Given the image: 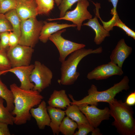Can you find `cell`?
<instances>
[{"instance_id": "cell-36", "label": "cell", "mask_w": 135, "mask_h": 135, "mask_svg": "<svg viewBox=\"0 0 135 135\" xmlns=\"http://www.w3.org/2000/svg\"><path fill=\"white\" fill-rule=\"evenodd\" d=\"M62 0H54L57 6H58L60 4Z\"/></svg>"}, {"instance_id": "cell-17", "label": "cell", "mask_w": 135, "mask_h": 135, "mask_svg": "<svg viewBox=\"0 0 135 135\" xmlns=\"http://www.w3.org/2000/svg\"><path fill=\"white\" fill-rule=\"evenodd\" d=\"M48 103L51 107L64 109L71 104V102L65 90H55L50 95Z\"/></svg>"}, {"instance_id": "cell-22", "label": "cell", "mask_w": 135, "mask_h": 135, "mask_svg": "<svg viewBox=\"0 0 135 135\" xmlns=\"http://www.w3.org/2000/svg\"><path fill=\"white\" fill-rule=\"evenodd\" d=\"M77 127V124L66 116L64 117L60 124L59 130L64 135H74Z\"/></svg>"}, {"instance_id": "cell-2", "label": "cell", "mask_w": 135, "mask_h": 135, "mask_svg": "<svg viewBox=\"0 0 135 135\" xmlns=\"http://www.w3.org/2000/svg\"><path fill=\"white\" fill-rule=\"evenodd\" d=\"M110 116L114 120L112 125L121 135H135V120L131 106L114 98L108 103Z\"/></svg>"}, {"instance_id": "cell-32", "label": "cell", "mask_w": 135, "mask_h": 135, "mask_svg": "<svg viewBox=\"0 0 135 135\" xmlns=\"http://www.w3.org/2000/svg\"><path fill=\"white\" fill-rule=\"evenodd\" d=\"M19 38L13 32H9V48H12L19 44Z\"/></svg>"}, {"instance_id": "cell-27", "label": "cell", "mask_w": 135, "mask_h": 135, "mask_svg": "<svg viewBox=\"0 0 135 135\" xmlns=\"http://www.w3.org/2000/svg\"><path fill=\"white\" fill-rule=\"evenodd\" d=\"M18 0H0V13L5 14L8 12L15 9Z\"/></svg>"}, {"instance_id": "cell-35", "label": "cell", "mask_w": 135, "mask_h": 135, "mask_svg": "<svg viewBox=\"0 0 135 135\" xmlns=\"http://www.w3.org/2000/svg\"><path fill=\"white\" fill-rule=\"evenodd\" d=\"M108 1L111 2L113 8L111 10L110 13L113 15L115 16L117 14L116 8L119 0H108Z\"/></svg>"}, {"instance_id": "cell-33", "label": "cell", "mask_w": 135, "mask_h": 135, "mask_svg": "<svg viewBox=\"0 0 135 135\" xmlns=\"http://www.w3.org/2000/svg\"><path fill=\"white\" fill-rule=\"evenodd\" d=\"M6 123L0 122V135H10V134Z\"/></svg>"}, {"instance_id": "cell-9", "label": "cell", "mask_w": 135, "mask_h": 135, "mask_svg": "<svg viewBox=\"0 0 135 135\" xmlns=\"http://www.w3.org/2000/svg\"><path fill=\"white\" fill-rule=\"evenodd\" d=\"M34 50L32 47L19 44L8 48L7 54L12 68L30 64Z\"/></svg>"}, {"instance_id": "cell-31", "label": "cell", "mask_w": 135, "mask_h": 135, "mask_svg": "<svg viewBox=\"0 0 135 135\" xmlns=\"http://www.w3.org/2000/svg\"><path fill=\"white\" fill-rule=\"evenodd\" d=\"M9 32L0 34V50H6L8 46Z\"/></svg>"}, {"instance_id": "cell-21", "label": "cell", "mask_w": 135, "mask_h": 135, "mask_svg": "<svg viewBox=\"0 0 135 135\" xmlns=\"http://www.w3.org/2000/svg\"><path fill=\"white\" fill-rule=\"evenodd\" d=\"M0 97L5 100L6 107L11 112L13 110L14 106V97L12 92L0 79Z\"/></svg>"}, {"instance_id": "cell-18", "label": "cell", "mask_w": 135, "mask_h": 135, "mask_svg": "<svg viewBox=\"0 0 135 135\" xmlns=\"http://www.w3.org/2000/svg\"><path fill=\"white\" fill-rule=\"evenodd\" d=\"M83 25L90 27L94 31L95 36L94 41L97 45L100 44L106 37L110 36L109 32L100 24L96 15L94 18L89 20L87 22L83 24Z\"/></svg>"}, {"instance_id": "cell-30", "label": "cell", "mask_w": 135, "mask_h": 135, "mask_svg": "<svg viewBox=\"0 0 135 135\" xmlns=\"http://www.w3.org/2000/svg\"><path fill=\"white\" fill-rule=\"evenodd\" d=\"M118 27L123 30L126 33L128 36L132 38L134 40H135V32L127 26L119 18L118 16L116 20L114 26Z\"/></svg>"}, {"instance_id": "cell-4", "label": "cell", "mask_w": 135, "mask_h": 135, "mask_svg": "<svg viewBox=\"0 0 135 135\" xmlns=\"http://www.w3.org/2000/svg\"><path fill=\"white\" fill-rule=\"evenodd\" d=\"M102 50L101 46L94 50L87 49L84 48L72 53L66 60L61 63V76L58 81L59 83L65 86L74 84L80 75L77 69L81 60L89 54H100L102 52Z\"/></svg>"}, {"instance_id": "cell-37", "label": "cell", "mask_w": 135, "mask_h": 135, "mask_svg": "<svg viewBox=\"0 0 135 135\" xmlns=\"http://www.w3.org/2000/svg\"><path fill=\"white\" fill-rule=\"evenodd\" d=\"M22 0V1H25V0Z\"/></svg>"}, {"instance_id": "cell-12", "label": "cell", "mask_w": 135, "mask_h": 135, "mask_svg": "<svg viewBox=\"0 0 135 135\" xmlns=\"http://www.w3.org/2000/svg\"><path fill=\"white\" fill-rule=\"evenodd\" d=\"M34 64L12 68L7 70L6 73L10 72L14 74L19 80L20 83V87L26 90L33 89L34 84L30 80V76L34 68Z\"/></svg>"}, {"instance_id": "cell-11", "label": "cell", "mask_w": 135, "mask_h": 135, "mask_svg": "<svg viewBox=\"0 0 135 135\" xmlns=\"http://www.w3.org/2000/svg\"><path fill=\"white\" fill-rule=\"evenodd\" d=\"M124 73L122 68L111 62L98 66L88 73L87 78L88 80L105 79L114 75L121 76Z\"/></svg>"}, {"instance_id": "cell-16", "label": "cell", "mask_w": 135, "mask_h": 135, "mask_svg": "<svg viewBox=\"0 0 135 135\" xmlns=\"http://www.w3.org/2000/svg\"><path fill=\"white\" fill-rule=\"evenodd\" d=\"M43 22L44 24L40 33L39 40L44 43L46 42L50 37L54 33L66 28L76 26V25L74 24H60L57 22Z\"/></svg>"}, {"instance_id": "cell-25", "label": "cell", "mask_w": 135, "mask_h": 135, "mask_svg": "<svg viewBox=\"0 0 135 135\" xmlns=\"http://www.w3.org/2000/svg\"><path fill=\"white\" fill-rule=\"evenodd\" d=\"M4 99L0 97V122L12 125L14 116L11 112L4 106Z\"/></svg>"}, {"instance_id": "cell-1", "label": "cell", "mask_w": 135, "mask_h": 135, "mask_svg": "<svg viewBox=\"0 0 135 135\" xmlns=\"http://www.w3.org/2000/svg\"><path fill=\"white\" fill-rule=\"evenodd\" d=\"M14 96V107L11 113L14 117V124H24L31 119V109L38 105L44 98L40 92L33 90L21 88L16 84L10 86Z\"/></svg>"}, {"instance_id": "cell-19", "label": "cell", "mask_w": 135, "mask_h": 135, "mask_svg": "<svg viewBox=\"0 0 135 135\" xmlns=\"http://www.w3.org/2000/svg\"><path fill=\"white\" fill-rule=\"evenodd\" d=\"M47 108L50 119L49 126L54 135H58L60 125L65 115V111L49 106H47Z\"/></svg>"}, {"instance_id": "cell-26", "label": "cell", "mask_w": 135, "mask_h": 135, "mask_svg": "<svg viewBox=\"0 0 135 135\" xmlns=\"http://www.w3.org/2000/svg\"><path fill=\"white\" fill-rule=\"evenodd\" d=\"M12 68L6 50H0V76Z\"/></svg>"}, {"instance_id": "cell-15", "label": "cell", "mask_w": 135, "mask_h": 135, "mask_svg": "<svg viewBox=\"0 0 135 135\" xmlns=\"http://www.w3.org/2000/svg\"><path fill=\"white\" fill-rule=\"evenodd\" d=\"M15 10L21 20L36 17L38 15L34 0H18Z\"/></svg>"}, {"instance_id": "cell-13", "label": "cell", "mask_w": 135, "mask_h": 135, "mask_svg": "<svg viewBox=\"0 0 135 135\" xmlns=\"http://www.w3.org/2000/svg\"><path fill=\"white\" fill-rule=\"evenodd\" d=\"M132 50V48L127 45L124 39H121L112 52L110 56V62L122 68L124 62Z\"/></svg>"}, {"instance_id": "cell-8", "label": "cell", "mask_w": 135, "mask_h": 135, "mask_svg": "<svg viewBox=\"0 0 135 135\" xmlns=\"http://www.w3.org/2000/svg\"><path fill=\"white\" fill-rule=\"evenodd\" d=\"M66 31L65 28L59 30L52 34L49 38L57 48L59 54V60L61 63L72 53L86 46L84 44L76 43L64 38L61 34Z\"/></svg>"}, {"instance_id": "cell-34", "label": "cell", "mask_w": 135, "mask_h": 135, "mask_svg": "<svg viewBox=\"0 0 135 135\" xmlns=\"http://www.w3.org/2000/svg\"><path fill=\"white\" fill-rule=\"evenodd\" d=\"M125 103L131 106L135 104V92H131L127 96Z\"/></svg>"}, {"instance_id": "cell-5", "label": "cell", "mask_w": 135, "mask_h": 135, "mask_svg": "<svg viewBox=\"0 0 135 135\" xmlns=\"http://www.w3.org/2000/svg\"><path fill=\"white\" fill-rule=\"evenodd\" d=\"M43 24L36 17L21 20L19 44L33 48L39 40Z\"/></svg>"}, {"instance_id": "cell-10", "label": "cell", "mask_w": 135, "mask_h": 135, "mask_svg": "<svg viewBox=\"0 0 135 135\" xmlns=\"http://www.w3.org/2000/svg\"><path fill=\"white\" fill-rule=\"evenodd\" d=\"M78 106L89 124L94 128H97L102 121L110 119V110L107 107L101 109L94 105L90 106L88 104H83Z\"/></svg>"}, {"instance_id": "cell-23", "label": "cell", "mask_w": 135, "mask_h": 135, "mask_svg": "<svg viewBox=\"0 0 135 135\" xmlns=\"http://www.w3.org/2000/svg\"><path fill=\"white\" fill-rule=\"evenodd\" d=\"M5 15L10 23L12 28V32L20 37L21 20L18 14L15 9L10 10Z\"/></svg>"}, {"instance_id": "cell-24", "label": "cell", "mask_w": 135, "mask_h": 135, "mask_svg": "<svg viewBox=\"0 0 135 135\" xmlns=\"http://www.w3.org/2000/svg\"><path fill=\"white\" fill-rule=\"evenodd\" d=\"M38 14H47L53 8L54 0H34Z\"/></svg>"}, {"instance_id": "cell-28", "label": "cell", "mask_w": 135, "mask_h": 135, "mask_svg": "<svg viewBox=\"0 0 135 135\" xmlns=\"http://www.w3.org/2000/svg\"><path fill=\"white\" fill-rule=\"evenodd\" d=\"M80 0H62L58 6L60 11L59 18L63 16L66 12L71 8L74 4Z\"/></svg>"}, {"instance_id": "cell-7", "label": "cell", "mask_w": 135, "mask_h": 135, "mask_svg": "<svg viewBox=\"0 0 135 135\" xmlns=\"http://www.w3.org/2000/svg\"><path fill=\"white\" fill-rule=\"evenodd\" d=\"M89 5V2L88 0H80L78 2L76 8L73 10L67 11L63 16L55 18H49L48 20L49 21L64 20L71 21L73 24L76 25L77 30H80L83 22L92 18V15L87 9Z\"/></svg>"}, {"instance_id": "cell-3", "label": "cell", "mask_w": 135, "mask_h": 135, "mask_svg": "<svg viewBox=\"0 0 135 135\" xmlns=\"http://www.w3.org/2000/svg\"><path fill=\"white\" fill-rule=\"evenodd\" d=\"M129 82L128 77L125 76L119 82L114 84L108 89L102 91H98L97 87L92 84L88 90V95L80 100H75L71 94H69V97L72 101L71 104L78 106L86 104L97 106L98 103L100 102L108 103L114 98L117 94L129 89Z\"/></svg>"}, {"instance_id": "cell-29", "label": "cell", "mask_w": 135, "mask_h": 135, "mask_svg": "<svg viewBox=\"0 0 135 135\" xmlns=\"http://www.w3.org/2000/svg\"><path fill=\"white\" fill-rule=\"evenodd\" d=\"M12 31V26L5 14L0 13V34Z\"/></svg>"}, {"instance_id": "cell-6", "label": "cell", "mask_w": 135, "mask_h": 135, "mask_svg": "<svg viewBox=\"0 0 135 135\" xmlns=\"http://www.w3.org/2000/svg\"><path fill=\"white\" fill-rule=\"evenodd\" d=\"M34 65L30 80L34 85L32 90L40 92L50 85L53 73L50 68L39 61H35Z\"/></svg>"}, {"instance_id": "cell-14", "label": "cell", "mask_w": 135, "mask_h": 135, "mask_svg": "<svg viewBox=\"0 0 135 135\" xmlns=\"http://www.w3.org/2000/svg\"><path fill=\"white\" fill-rule=\"evenodd\" d=\"M46 102L42 100L36 108H32L30 110L32 117L35 120L39 128L43 130L46 126H49L50 119L47 110Z\"/></svg>"}, {"instance_id": "cell-20", "label": "cell", "mask_w": 135, "mask_h": 135, "mask_svg": "<svg viewBox=\"0 0 135 135\" xmlns=\"http://www.w3.org/2000/svg\"><path fill=\"white\" fill-rule=\"evenodd\" d=\"M64 111L65 114L75 122L78 125L89 124L86 118L80 110L78 106L71 104Z\"/></svg>"}]
</instances>
